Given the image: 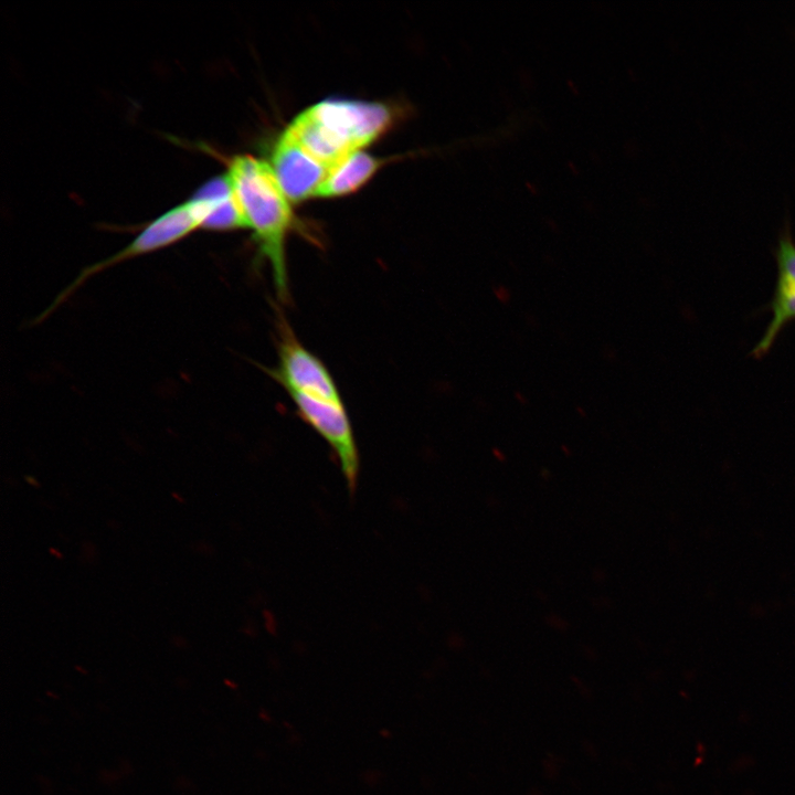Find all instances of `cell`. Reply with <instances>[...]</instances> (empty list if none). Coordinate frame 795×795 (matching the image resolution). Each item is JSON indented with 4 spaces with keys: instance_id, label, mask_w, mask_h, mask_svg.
I'll list each match as a JSON object with an SVG mask.
<instances>
[{
    "instance_id": "6da1fadb",
    "label": "cell",
    "mask_w": 795,
    "mask_h": 795,
    "mask_svg": "<svg viewBox=\"0 0 795 795\" xmlns=\"http://www.w3.org/2000/svg\"><path fill=\"white\" fill-rule=\"evenodd\" d=\"M226 177L258 255L271 266L276 294L285 300L289 294L285 246L294 225L289 200L272 166L251 155L233 157Z\"/></svg>"
},
{
    "instance_id": "7a4b0ae2",
    "label": "cell",
    "mask_w": 795,
    "mask_h": 795,
    "mask_svg": "<svg viewBox=\"0 0 795 795\" xmlns=\"http://www.w3.org/2000/svg\"><path fill=\"white\" fill-rule=\"evenodd\" d=\"M390 123L391 113L385 105L328 99L304 110L286 130L330 171L350 153L377 139Z\"/></svg>"
},
{
    "instance_id": "3957f363",
    "label": "cell",
    "mask_w": 795,
    "mask_h": 795,
    "mask_svg": "<svg viewBox=\"0 0 795 795\" xmlns=\"http://www.w3.org/2000/svg\"><path fill=\"white\" fill-rule=\"evenodd\" d=\"M203 213L200 204L190 199L166 211L147 224L138 235L124 248L93 265L84 268L77 277L53 300L52 305L39 317L44 319L54 309L61 306L86 280L119 263L153 253L168 247L187 237L192 232L202 229Z\"/></svg>"
},
{
    "instance_id": "277c9868",
    "label": "cell",
    "mask_w": 795,
    "mask_h": 795,
    "mask_svg": "<svg viewBox=\"0 0 795 795\" xmlns=\"http://www.w3.org/2000/svg\"><path fill=\"white\" fill-rule=\"evenodd\" d=\"M286 391L306 396L342 402L337 384L322 361L296 338L288 322L279 317L278 365L268 370Z\"/></svg>"
},
{
    "instance_id": "5b68a950",
    "label": "cell",
    "mask_w": 795,
    "mask_h": 795,
    "mask_svg": "<svg viewBox=\"0 0 795 795\" xmlns=\"http://www.w3.org/2000/svg\"><path fill=\"white\" fill-rule=\"evenodd\" d=\"M300 417L309 424L333 451L347 488L354 495L360 473V456L351 422L342 402L312 399L289 392Z\"/></svg>"
},
{
    "instance_id": "8992f818",
    "label": "cell",
    "mask_w": 795,
    "mask_h": 795,
    "mask_svg": "<svg viewBox=\"0 0 795 795\" xmlns=\"http://www.w3.org/2000/svg\"><path fill=\"white\" fill-rule=\"evenodd\" d=\"M773 256L776 263V280L766 306L771 318L761 339L751 350V356L755 359L765 357L782 331L795 322V239L788 219L780 229Z\"/></svg>"
},
{
    "instance_id": "52a82bcc",
    "label": "cell",
    "mask_w": 795,
    "mask_h": 795,
    "mask_svg": "<svg viewBox=\"0 0 795 795\" xmlns=\"http://www.w3.org/2000/svg\"><path fill=\"white\" fill-rule=\"evenodd\" d=\"M271 166L284 193L293 202L316 197L329 173L287 130L275 144Z\"/></svg>"
},
{
    "instance_id": "ba28073f",
    "label": "cell",
    "mask_w": 795,
    "mask_h": 795,
    "mask_svg": "<svg viewBox=\"0 0 795 795\" xmlns=\"http://www.w3.org/2000/svg\"><path fill=\"white\" fill-rule=\"evenodd\" d=\"M381 161L358 150L336 165L328 173L316 197H340L361 188L379 169Z\"/></svg>"
},
{
    "instance_id": "9c48e42d",
    "label": "cell",
    "mask_w": 795,
    "mask_h": 795,
    "mask_svg": "<svg viewBox=\"0 0 795 795\" xmlns=\"http://www.w3.org/2000/svg\"><path fill=\"white\" fill-rule=\"evenodd\" d=\"M96 554H97L96 547H95L92 542H84V543H83V555H84V558H86L88 561H91V559H95V558H96Z\"/></svg>"
},
{
    "instance_id": "30bf717a",
    "label": "cell",
    "mask_w": 795,
    "mask_h": 795,
    "mask_svg": "<svg viewBox=\"0 0 795 795\" xmlns=\"http://www.w3.org/2000/svg\"><path fill=\"white\" fill-rule=\"evenodd\" d=\"M172 640H173L174 645L179 646V647H184L187 644V640L184 638H182L181 636H173Z\"/></svg>"
},
{
    "instance_id": "8fae6325",
    "label": "cell",
    "mask_w": 795,
    "mask_h": 795,
    "mask_svg": "<svg viewBox=\"0 0 795 795\" xmlns=\"http://www.w3.org/2000/svg\"><path fill=\"white\" fill-rule=\"evenodd\" d=\"M49 551H50V553H51L54 558H56V559H59V560H62V559H63V553L60 552L56 548L51 547V548L49 549Z\"/></svg>"
},
{
    "instance_id": "7c38bea8",
    "label": "cell",
    "mask_w": 795,
    "mask_h": 795,
    "mask_svg": "<svg viewBox=\"0 0 795 795\" xmlns=\"http://www.w3.org/2000/svg\"><path fill=\"white\" fill-rule=\"evenodd\" d=\"M25 480L35 488H40V483L32 476H25Z\"/></svg>"
},
{
    "instance_id": "4fadbf2b",
    "label": "cell",
    "mask_w": 795,
    "mask_h": 795,
    "mask_svg": "<svg viewBox=\"0 0 795 795\" xmlns=\"http://www.w3.org/2000/svg\"><path fill=\"white\" fill-rule=\"evenodd\" d=\"M171 496L178 502H180V504L184 502V498L179 492L172 491Z\"/></svg>"
}]
</instances>
